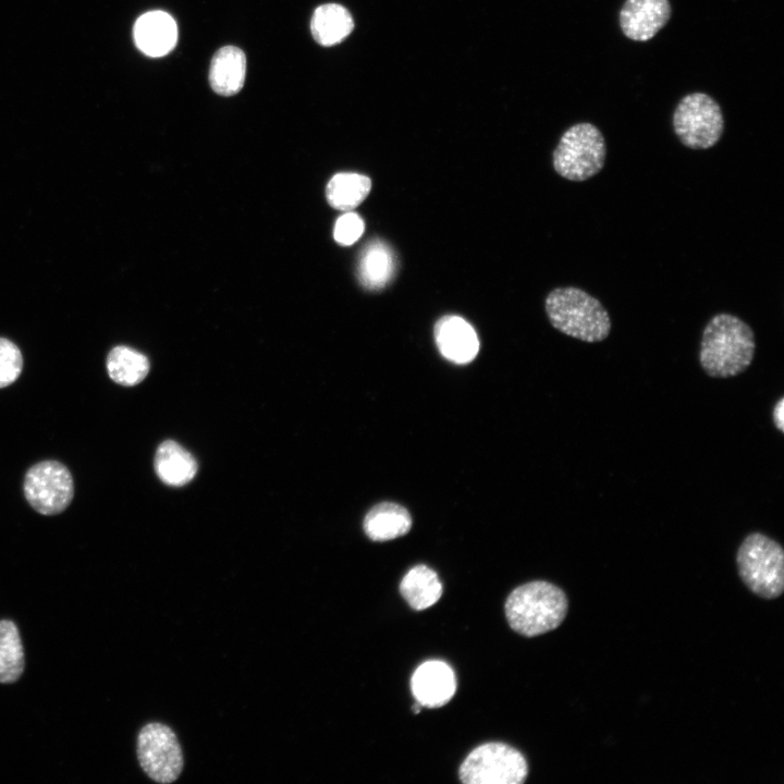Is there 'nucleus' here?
Instances as JSON below:
<instances>
[{
    "label": "nucleus",
    "instance_id": "f257e3e1",
    "mask_svg": "<svg viewBox=\"0 0 784 784\" xmlns=\"http://www.w3.org/2000/svg\"><path fill=\"white\" fill-rule=\"evenodd\" d=\"M755 351L752 329L737 316L720 313L702 331L699 363L709 377L725 379L744 372Z\"/></svg>",
    "mask_w": 784,
    "mask_h": 784
},
{
    "label": "nucleus",
    "instance_id": "f03ea898",
    "mask_svg": "<svg viewBox=\"0 0 784 784\" xmlns=\"http://www.w3.org/2000/svg\"><path fill=\"white\" fill-rule=\"evenodd\" d=\"M568 602L558 586L542 580L515 588L505 601V615L513 630L534 637L559 627L567 613Z\"/></svg>",
    "mask_w": 784,
    "mask_h": 784
},
{
    "label": "nucleus",
    "instance_id": "7ed1b4c3",
    "mask_svg": "<svg viewBox=\"0 0 784 784\" xmlns=\"http://www.w3.org/2000/svg\"><path fill=\"white\" fill-rule=\"evenodd\" d=\"M546 313L558 331L588 343L605 340L612 327L601 302L575 286L551 291L546 298Z\"/></svg>",
    "mask_w": 784,
    "mask_h": 784
},
{
    "label": "nucleus",
    "instance_id": "20e7f679",
    "mask_svg": "<svg viewBox=\"0 0 784 784\" xmlns=\"http://www.w3.org/2000/svg\"><path fill=\"white\" fill-rule=\"evenodd\" d=\"M744 584L763 599H775L784 589V552L779 542L761 532L749 534L736 555Z\"/></svg>",
    "mask_w": 784,
    "mask_h": 784
},
{
    "label": "nucleus",
    "instance_id": "39448f33",
    "mask_svg": "<svg viewBox=\"0 0 784 784\" xmlns=\"http://www.w3.org/2000/svg\"><path fill=\"white\" fill-rule=\"evenodd\" d=\"M607 145L600 130L580 122L568 127L552 155L553 168L569 181H586L599 173L605 161Z\"/></svg>",
    "mask_w": 784,
    "mask_h": 784
},
{
    "label": "nucleus",
    "instance_id": "423d86ee",
    "mask_svg": "<svg viewBox=\"0 0 784 784\" xmlns=\"http://www.w3.org/2000/svg\"><path fill=\"white\" fill-rule=\"evenodd\" d=\"M528 774L524 756L503 743H486L468 754L458 770L465 784H520Z\"/></svg>",
    "mask_w": 784,
    "mask_h": 784
},
{
    "label": "nucleus",
    "instance_id": "0eeeda50",
    "mask_svg": "<svg viewBox=\"0 0 784 784\" xmlns=\"http://www.w3.org/2000/svg\"><path fill=\"white\" fill-rule=\"evenodd\" d=\"M673 128L683 145L708 149L721 138L724 119L719 103L709 95L693 93L681 99L673 113Z\"/></svg>",
    "mask_w": 784,
    "mask_h": 784
},
{
    "label": "nucleus",
    "instance_id": "6e6552de",
    "mask_svg": "<svg viewBox=\"0 0 784 784\" xmlns=\"http://www.w3.org/2000/svg\"><path fill=\"white\" fill-rule=\"evenodd\" d=\"M24 495L29 505L42 515L63 512L74 497V482L68 467L57 461L33 465L24 478Z\"/></svg>",
    "mask_w": 784,
    "mask_h": 784
},
{
    "label": "nucleus",
    "instance_id": "1a4fd4ad",
    "mask_svg": "<svg viewBox=\"0 0 784 784\" xmlns=\"http://www.w3.org/2000/svg\"><path fill=\"white\" fill-rule=\"evenodd\" d=\"M137 757L143 771L158 783L174 782L183 769L179 740L174 732L162 723H148L140 730Z\"/></svg>",
    "mask_w": 784,
    "mask_h": 784
},
{
    "label": "nucleus",
    "instance_id": "9d476101",
    "mask_svg": "<svg viewBox=\"0 0 784 784\" xmlns=\"http://www.w3.org/2000/svg\"><path fill=\"white\" fill-rule=\"evenodd\" d=\"M412 693L421 707L438 708L455 694L456 678L452 667L440 660L420 664L411 679Z\"/></svg>",
    "mask_w": 784,
    "mask_h": 784
},
{
    "label": "nucleus",
    "instance_id": "9b49d317",
    "mask_svg": "<svg viewBox=\"0 0 784 784\" xmlns=\"http://www.w3.org/2000/svg\"><path fill=\"white\" fill-rule=\"evenodd\" d=\"M669 0H626L620 11L623 34L636 41L651 39L670 20Z\"/></svg>",
    "mask_w": 784,
    "mask_h": 784
},
{
    "label": "nucleus",
    "instance_id": "f8f14e48",
    "mask_svg": "<svg viewBox=\"0 0 784 784\" xmlns=\"http://www.w3.org/2000/svg\"><path fill=\"white\" fill-rule=\"evenodd\" d=\"M434 340L441 355L455 364L471 362L479 351L474 328L458 316H444L434 326Z\"/></svg>",
    "mask_w": 784,
    "mask_h": 784
},
{
    "label": "nucleus",
    "instance_id": "ddd939ff",
    "mask_svg": "<svg viewBox=\"0 0 784 784\" xmlns=\"http://www.w3.org/2000/svg\"><path fill=\"white\" fill-rule=\"evenodd\" d=\"M133 35L136 47L144 54L159 58L174 49L177 41V26L167 12L149 11L137 19Z\"/></svg>",
    "mask_w": 784,
    "mask_h": 784
},
{
    "label": "nucleus",
    "instance_id": "4468645a",
    "mask_svg": "<svg viewBox=\"0 0 784 784\" xmlns=\"http://www.w3.org/2000/svg\"><path fill=\"white\" fill-rule=\"evenodd\" d=\"M246 57L235 46H224L212 57L209 70V83L215 93L221 96L237 94L245 83Z\"/></svg>",
    "mask_w": 784,
    "mask_h": 784
},
{
    "label": "nucleus",
    "instance_id": "2eb2a0df",
    "mask_svg": "<svg viewBox=\"0 0 784 784\" xmlns=\"http://www.w3.org/2000/svg\"><path fill=\"white\" fill-rule=\"evenodd\" d=\"M394 270L395 257L387 243L373 240L365 246L357 268L358 280L365 289H383L392 279Z\"/></svg>",
    "mask_w": 784,
    "mask_h": 784
},
{
    "label": "nucleus",
    "instance_id": "dca6fc26",
    "mask_svg": "<svg viewBox=\"0 0 784 784\" xmlns=\"http://www.w3.org/2000/svg\"><path fill=\"white\" fill-rule=\"evenodd\" d=\"M412 527L408 511L393 502H381L364 518L365 534L373 541H387L406 535Z\"/></svg>",
    "mask_w": 784,
    "mask_h": 784
},
{
    "label": "nucleus",
    "instance_id": "f3484780",
    "mask_svg": "<svg viewBox=\"0 0 784 784\" xmlns=\"http://www.w3.org/2000/svg\"><path fill=\"white\" fill-rule=\"evenodd\" d=\"M155 470L164 483L181 487L194 478L197 463L183 446L172 440H167L157 449Z\"/></svg>",
    "mask_w": 784,
    "mask_h": 784
},
{
    "label": "nucleus",
    "instance_id": "a211bd4d",
    "mask_svg": "<svg viewBox=\"0 0 784 784\" xmlns=\"http://www.w3.org/2000/svg\"><path fill=\"white\" fill-rule=\"evenodd\" d=\"M351 13L336 3L319 5L310 21L314 39L321 46L330 47L343 41L353 30Z\"/></svg>",
    "mask_w": 784,
    "mask_h": 784
},
{
    "label": "nucleus",
    "instance_id": "6ab92c4d",
    "mask_svg": "<svg viewBox=\"0 0 784 784\" xmlns=\"http://www.w3.org/2000/svg\"><path fill=\"white\" fill-rule=\"evenodd\" d=\"M442 584L434 571L426 565L411 568L400 584L402 597L414 610L433 605L442 596Z\"/></svg>",
    "mask_w": 784,
    "mask_h": 784
},
{
    "label": "nucleus",
    "instance_id": "aec40b11",
    "mask_svg": "<svg viewBox=\"0 0 784 784\" xmlns=\"http://www.w3.org/2000/svg\"><path fill=\"white\" fill-rule=\"evenodd\" d=\"M371 181L368 176L342 172L331 177L326 187V197L331 207L338 210L356 208L369 194Z\"/></svg>",
    "mask_w": 784,
    "mask_h": 784
},
{
    "label": "nucleus",
    "instance_id": "412c9836",
    "mask_svg": "<svg viewBox=\"0 0 784 784\" xmlns=\"http://www.w3.org/2000/svg\"><path fill=\"white\" fill-rule=\"evenodd\" d=\"M107 370L115 383L132 387L146 378L149 371V360L136 350L119 345L108 354Z\"/></svg>",
    "mask_w": 784,
    "mask_h": 784
},
{
    "label": "nucleus",
    "instance_id": "4be33fe9",
    "mask_svg": "<svg viewBox=\"0 0 784 784\" xmlns=\"http://www.w3.org/2000/svg\"><path fill=\"white\" fill-rule=\"evenodd\" d=\"M24 670V651L16 625L0 621V683L15 682Z\"/></svg>",
    "mask_w": 784,
    "mask_h": 784
},
{
    "label": "nucleus",
    "instance_id": "5701e85b",
    "mask_svg": "<svg viewBox=\"0 0 784 784\" xmlns=\"http://www.w3.org/2000/svg\"><path fill=\"white\" fill-rule=\"evenodd\" d=\"M23 369V356L12 341L0 338V389L17 380Z\"/></svg>",
    "mask_w": 784,
    "mask_h": 784
},
{
    "label": "nucleus",
    "instance_id": "b1692460",
    "mask_svg": "<svg viewBox=\"0 0 784 784\" xmlns=\"http://www.w3.org/2000/svg\"><path fill=\"white\" fill-rule=\"evenodd\" d=\"M364 229L363 219L357 213L347 212L336 220L333 236L341 245H352L362 236Z\"/></svg>",
    "mask_w": 784,
    "mask_h": 784
},
{
    "label": "nucleus",
    "instance_id": "393cba45",
    "mask_svg": "<svg viewBox=\"0 0 784 784\" xmlns=\"http://www.w3.org/2000/svg\"><path fill=\"white\" fill-rule=\"evenodd\" d=\"M783 404H784V400L781 399V400L775 404L774 411H773L774 424H775V427H776L780 431H783V412H784Z\"/></svg>",
    "mask_w": 784,
    "mask_h": 784
}]
</instances>
